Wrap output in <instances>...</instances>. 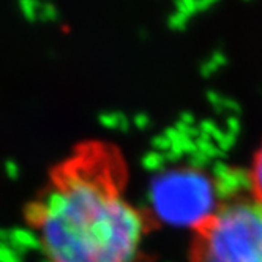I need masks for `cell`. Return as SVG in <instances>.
Segmentation results:
<instances>
[{"instance_id":"1","label":"cell","mask_w":262,"mask_h":262,"mask_svg":"<svg viewBox=\"0 0 262 262\" xmlns=\"http://www.w3.org/2000/svg\"><path fill=\"white\" fill-rule=\"evenodd\" d=\"M112 152L85 144L51 171L26 220L48 262H136L145 223Z\"/></svg>"},{"instance_id":"2","label":"cell","mask_w":262,"mask_h":262,"mask_svg":"<svg viewBox=\"0 0 262 262\" xmlns=\"http://www.w3.org/2000/svg\"><path fill=\"white\" fill-rule=\"evenodd\" d=\"M193 262H262V204L231 199L196 228Z\"/></svg>"},{"instance_id":"3","label":"cell","mask_w":262,"mask_h":262,"mask_svg":"<svg viewBox=\"0 0 262 262\" xmlns=\"http://www.w3.org/2000/svg\"><path fill=\"white\" fill-rule=\"evenodd\" d=\"M154 204L166 220L193 228L201 226L218 207L212 182L191 169H177L158 179Z\"/></svg>"},{"instance_id":"4","label":"cell","mask_w":262,"mask_h":262,"mask_svg":"<svg viewBox=\"0 0 262 262\" xmlns=\"http://www.w3.org/2000/svg\"><path fill=\"white\" fill-rule=\"evenodd\" d=\"M250 182H251V198H254L259 204H262V145L259 147V150L253 158Z\"/></svg>"}]
</instances>
